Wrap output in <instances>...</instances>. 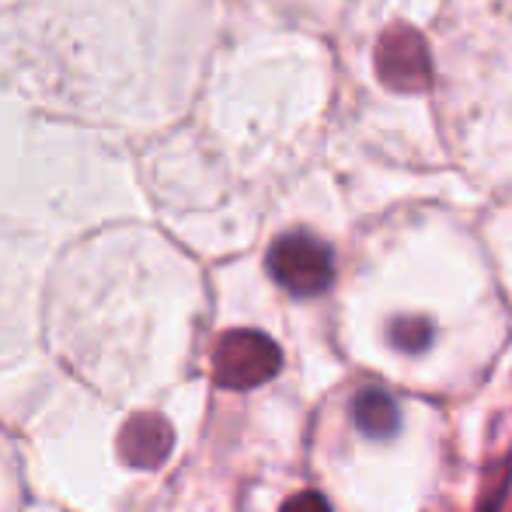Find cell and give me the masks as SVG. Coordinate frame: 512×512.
Listing matches in <instances>:
<instances>
[{"label":"cell","mask_w":512,"mask_h":512,"mask_svg":"<svg viewBox=\"0 0 512 512\" xmlns=\"http://www.w3.org/2000/svg\"><path fill=\"white\" fill-rule=\"evenodd\" d=\"M269 276L293 297H321L335 283V251L307 230L283 234L269 248Z\"/></svg>","instance_id":"1"},{"label":"cell","mask_w":512,"mask_h":512,"mask_svg":"<svg viewBox=\"0 0 512 512\" xmlns=\"http://www.w3.org/2000/svg\"><path fill=\"white\" fill-rule=\"evenodd\" d=\"M283 370V349L269 335L237 328L216 342L213 380L227 391H255Z\"/></svg>","instance_id":"2"},{"label":"cell","mask_w":512,"mask_h":512,"mask_svg":"<svg viewBox=\"0 0 512 512\" xmlns=\"http://www.w3.org/2000/svg\"><path fill=\"white\" fill-rule=\"evenodd\" d=\"M377 74L387 88L401 91V95H415V91L429 88L432 60L425 39L415 28L398 25L384 32V39L377 42Z\"/></svg>","instance_id":"3"},{"label":"cell","mask_w":512,"mask_h":512,"mask_svg":"<svg viewBox=\"0 0 512 512\" xmlns=\"http://www.w3.org/2000/svg\"><path fill=\"white\" fill-rule=\"evenodd\" d=\"M175 450V432L154 411L133 415L119 432V453L129 467H143V471H157Z\"/></svg>","instance_id":"4"},{"label":"cell","mask_w":512,"mask_h":512,"mask_svg":"<svg viewBox=\"0 0 512 512\" xmlns=\"http://www.w3.org/2000/svg\"><path fill=\"white\" fill-rule=\"evenodd\" d=\"M352 422L363 436L370 439H391L398 436L401 429V408L398 401L387 391H377V387H366L352 398Z\"/></svg>","instance_id":"5"},{"label":"cell","mask_w":512,"mask_h":512,"mask_svg":"<svg viewBox=\"0 0 512 512\" xmlns=\"http://www.w3.org/2000/svg\"><path fill=\"white\" fill-rule=\"evenodd\" d=\"M387 338H391V345L401 352H425L432 342V321L429 317H415V314L394 317L391 328H387Z\"/></svg>","instance_id":"6"},{"label":"cell","mask_w":512,"mask_h":512,"mask_svg":"<svg viewBox=\"0 0 512 512\" xmlns=\"http://www.w3.org/2000/svg\"><path fill=\"white\" fill-rule=\"evenodd\" d=\"M279 512H331V506L321 492H300L293 499H286Z\"/></svg>","instance_id":"7"},{"label":"cell","mask_w":512,"mask_h":512,"mask_svg":"<svg viewBox=\"0 0 512 512\" xmlns=\"http://www.w3.org/2000/svg\"><path fill=\"white\" fill-rule=\"evenodd\" d=\"M509 460L502 464V471H499V481H495V492L485 499V506H481V512H499L502 509V499H506V492H509Z\"/></svg>","instance_id":"8"}]
</instances>
